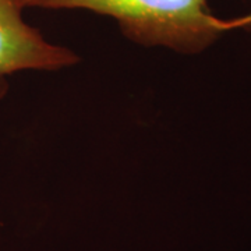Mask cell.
I'll list each match as a JSON object with an SVG mask.
<instances>
[{
	"mask_svg": "<svg viewBox=\"0 0 251 251\" xmlns=\"http://www.w3.org/2000/svg\"><path fill=\"white\" fill-rule=\"evenodd\" d=\"M25 7L87 10L113 18L122 34L145 48H166L176 53L205 52L229 32L208 0H25Z\"/></svg>",
	"mask_w": 251,
	"mask_h": 251,
	"instance_id": "cell-1",
	"label": "cell"
},
{
	"mask_svg": "<svg viewBox=\"0 0 251 251\" xmlns=\"http://www.w3.org/2000/svg\"><path fill=\"white\" fill-rule=\"evenodd\" d=\"M25 9V0H0V98L16 73L56 72L80 62L72 49L48 41L28 24L23 16Z\"/></svg>",
	"mask_w": 251,
	"mask_h": 251,
	"instance_id": "cell-2",
	"label": "cell"
},
{
	"mask_svg": "<svg viewBox=\"0 0 251 251\" xmlns=\"http://www.w3.org/2000/svg\"><path fill=\"white\" fill-rule=\"evenodd\" d=\"M226 25H227V31L240 29V28L251 31V13L242 16V17L233 18V20H226Z\"/></svg>",
	"mask_w": 251,
	"mask_h": 251,
	"instance_id": "cell-3",
	"label": "cell"
}]
</instances>
